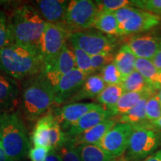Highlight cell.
I'll list each match as a JSON object with an SVG mask.
<instances>
[{
	"instance_id": "7a4b0ae2",
	"label": "cell",
	"mask_w": 161,
	"mask_h": 161,
	"mask_svg": "<svg viewBox=\"0 0 161 161\" xmlns=\"http://www.w3.org/2000/svg\"><path fill=\"white\" fill-rule=\"evenodd\" d=\"M43 61L39 54L16 43L0 49V70L21 79L33 77L41 72Z\"/></svg>"
},
{
	"instance_id": "603a6c76",
	"label": "cell",
	"mask_w": 161,
	"mask_h": 161,
	"mask_svg": "<svg viewBox=\"0 0 161 161\" xmlns=\"http://www.w3.org/2000/svg\"><path fill=\"white\" fill-rule=\"evenodd\" d=\"M81 161H116V159L95 144H82L76 146Z\"/></svg>"
},
{
	"instance_id": "83f0119b",
	"label": "cell",
	"mask_w": 161,
	"mask_h": 161,
	"mask_svg": "<svg viewBox=\"0 0 161 161\" xmlns=\"http://www.w3.org/2000/svg\"><path fill=\"white\" fill-rule=\"evenodd\" d=\"M124 92V90L121 84L107 85L96 98L98 102L105 106V109L108 110L116 105Z\"/></svg>"
},
{
	"instance_id": "f6af8a7d",
	"label": "cell",
	"mask_w": 161,
	"mask_h": 161,
	"mask_svg": "<svg viewBox=\"0 0 161 161\" xmlns=\"http://www.w3.org/2000/svg\"><path fill=\"white\" fill-rule=\"evenodd\" d=\"M159 84L161 85V71L159 72Z\"/></svg>"
},
{
	"instance_id": "60d3db41",
	"label": "cell",
	"mask_w": 161,
	"mask_h": 161,
	"mask_svg": "<svg viewBox=\"0 0 161 161\" xmlns=\"http://www.w3.org/2000/svg\"><path fill=\"white\" fill-rule=\"evenodd\" d=\"M143 161H161V148L154 152V154H151Z\"/></svg>"
},
{
	"instance_id": "836d02e7",
	"label": "cell",
	"mask_w": 161,
	"mask_h": 161,
	"mask_svg": "<svg viewBox=\"0 0 161 161\" xmlns=\"http://www.w3.org/2000/svg\"><path fill=\"white\" fill-rule=\"evenodd\" d=\"M131 5L136 8L155 15H161V0H134Z\"/></svg>"
},
{
	"instance_id": "d4e9b609",
	"label": "cell",
	"mask_w": 161,
	"mask_h": 161,
	"mask_svg": "<svg viewBox=\"0 0 161 161\" xmlns=\"http://www.w3.org/2000/svg\"><path fill=\"white\" fill-rule=\"evenodd\" d=\"M135 70L140 73L148 84L154 90H159L161 85L159 84V72L157 68L153 64L152 60L136 58L135 62Z\"/></svg>"
},
{
	"instance_id": "30bf717a",
	"label": "cell",
	"mask_w": 161,
	"mask_h": 161,
	"mask_svg": "<svg viewBox=\"0 0 161 161\" xmlns=\"http://www.w3.org/2000/svg\"><path fill=\"white\" fill-rule=\"evenodd\" d=\"M133 131V125L118 122L97 144L104 152L117 159L126 152Z\"/></svg>"
},
{
	"instance_id": "4dcf8cb0",
	"label": "cell",
	"mask_w": 161,
	"mask_h": 161,
	"mask_svg": "<svg viewBox=\"0 0 161 161\" xmlns=\"http://www.w3.org/2000/svg\"><path fill=\"white\" fill-rule=\"evenodd\" d=\"M146 120L148 122L157 120L161 117V105L158 93L151 96L146 104Z\"/></svg>"
},
{
	"instance_id": "8992f818",
	"label": "cell",
	"mask_w": 161,
	"mask_h": 161,
	"mask_svg": "<svg viewBox=\"0 0 161 161\" xmlns=\"http://www.w3.org/2000/svg\"><path fill=\"white\" fill-rule=\"evenodd\" d=\"M98 11L95 2L72 0L69 2L66 12L65 24L72 33L85 31L93 27Z\"/></svg>"
},
{
	"instance_id": "b9f144b4",
	"label": "cell",
	"mask_w": 161,
	"mask_h": 161,
	"mask_svg": "<svg viewBox=\"0 0 161 161\" xmlns=\"http://www.w3.org/2000/svg\"><path fill=\"white\" fill-rule=\"evenodd\" d=\"M147 122H148V125L154 129L161 130V117L158 119L157 120L152 121V122H148V121H147Z\"/></svg>"
},
{
	"instance_id": "f1b7e54d",
	"label": "cell",
	"mask_w": 161,
	"mask_h": 161,
	"mask_svg": "<svg viewBox=\"0 0 161 161\" xmlns=\"http://www.w3.org/2000/svg\"><path fill=\"white\" fill-rule=\"evenodd\" d=\"M74 56H75V66L78 69L84 72L86 75H92V64H91V56L86 54L83 50L79 48L72 47Z\"/></svg>"
},
{
	"instance_id": "8fae6325",
	"label": "cell",
	"mask_w": 161,
	"mask_h": 161,
	"mask_svg": "<svg viewBox=\"0 0 161 161\" xmlns=\"http://www.w3.org/2000/svg\"><path fill=\"white\" fill-rule=\"evenodd\" d=\"M88 76L77 68L64 75L53 90L55 103L62 104L69 101L81 88Z\"/></svg>"
},
{
	"instance_id": "e575fe53",
	"label": "cell",
	"mask_w": 161,
	"mask_h": 161,
	"mask_svg": "<svg viewBox=\"0 0 161 161\" xmlns=\"http://www.w3.org/2000/svg\"><path fill=\"white\" fill-rule=\"evenodd\" d=\"M62 161H81L76 149V146L69 140L58 150Z\"/></svg>"
},
{
	"instance_id": "ac0fdd59",
	"label": "cell",
	"mask_w": 161,
	"mask_h": 161,
	"mask_svg": "<svg viewBox=\"0 0 161 161\" xmlns=\"http://www.w3.org/2000/svg\"><path fill=\"white\" fill-rule=\"evenodd\" d=\"M18 96L19 88L17 83L9 76L0 72V113L13 108Z\"/></svg>"
},
{
	"instance_id": "7bdbcfd3",
	"label": "cell",
	"mask_w": 161,
	"mask_h": 161,
	"mask_svg": "<svg viewBox=\"0 0 161 161\" xmlns=\"http://www.w3.org/2000/svg\"><path fill=\"white\" fill-rule=\"evenodd\" d=\"M0 161H12L6 154L1 141H0Z\"/></svg>"
},
{
	"instance_id": "d6a6232c",
	"label": "cell",
	"mask_w": 161,
	"mask_h": 161,
	"mask_svg": "<svg viewBox=\"0 0 161 161\" xmlns=\"http://www.w3.org/2000/svg\"><path fill=\"white\" fill-rule=\"evenodd\" d=\"M13 43L10 23L5 13L0 11V49Z\"/></svg>"
},
{
	"instance_id": "6da1fadb",
	"label": "cell",
	"mask_w": 161,
	"mask_h": 161,
	"mask_svg": "<svg viewBox=\"0 0 161 161\" xmlns=\"http://www.w3.org/2000/svg\"><path fill=\"white\" fill-rule=\"evenodd\" d=\"M9 23L13 43L38 53L40 38L47 23L35 8L28 5L18 8L14 11Z\"/></svg>"
},
{
	"instance_id": "ffe728a7",
	"label": "cell",
	"mask_w": 161,
	"mask_h": 161,
	"mask_svg": "<svg viewBox=\"0 0 161 161\" xmlns=\"http://www.w3.org/2000/svg\"><path fill=\"white\" fill-rule=\"evenodd\" d=\"M106 86L100 75H90L86 78L81 88L69 100V102L82 99L97 98Z\"/></svg>"
},
{
	"instance_id": "5b68a950",
	"label": "cell",
	"mask_w": 161,
	"mask_h": 161,
	"mask_svg": "<svg viewBox=\"0 0 161 161\" xmlns=\"http://www.w3.org/2000/svg\"><path fill=\"white\" fill-rule=\"evenodd\" d=\"M161 146V130L152 128L148 122L133 125L125 161H138L146 159Z\"/></svg>"
},
{
	"instance_id": "f546056e",
	"label": "cell",
	"mask_w": 161,
	"mask_h": 161,
	"mask_svg": "<svg viewBox=\"0 0 161 161\" xmlns=\"http://www.w3.org/2000/svg\"><path fill=\"white\" fill-rule=\"evenodd\" d=\"M100 75L107 85H119L123 80V77L121 75L114 62L108 64L101 70Z\"/></svg>"
},
{
	"instance_id": "4fadbf2b",
	"label": "cell",
	"mask_w": 161,
	"mask_h": 161,
	"mask_svg": "<svg viewBox=\"0 0 161 161\" xmlns=\"http://www.w3.org/2000/svg\"><path fill=\"white\" fill-rule=\"evenodd\" d=\"M99 105L100 104L92 102H77L64 105L55 110V113L52 114L62 129L65 132V130L78 122L86 113L98 108Z\"/></svg>"
},
{
	"instance_id": "3957f363",
	"label": "cell",
	"mask_w": 161,
	"mask_h": 161,
	"mask_svg": "<svg viewBox=\"0 0 161 161\" xmlns=\"http://www.w3.org/2000/svg\"><path fill=\"white\" fill-rule=\"evenodd\" d=\"M1 142L7 156L12 161H19L29 148L25 127L15 113H0Z\"/></svg>"
},
{
	"instance_id": "bcb514c9",
	"label": "cell",
	"mask_w": 161,
	"mask_h": 161,
	"mask_svg": "<svg viewBox=\"0 0 161 161\" xmlns=\"http://www.w3.org/2000/svg\"><path fill=\"white\" fill-rule=\"evenodd\" d=\"M0 141H1V130H0Z\"/></svg>"
},
{
	"instance_id": "cb8c5ba5",
	"label": "cell",
	"mask_w": 161,
	"mask_h": 161,
	"mask_svg": "<svg viewBox=\"0 0 161 161\" xmlns=\"http://www.w3.org/2000/svg\"><path fill=\"white\" fill-rule=\"evenodd\" d=\"M118 25L114 13L99 11L96 17L93 27L106 35L119 36Z\"/></svg>"
},
{
	"instance_id": "74e56055",
	"label": "cell",
	"mask_w": 161,
	"mask_h": 161,
	"mask_svg": "<svg viewBox=\"0 0 161 161\" xmlns=\"http://www.w3.org/2000/svg\"><path fill=\"white\" fill-rule=\"evenodd\" d=\"M136 8L131 7V6L128 5L126 7L122 8L117 11L114 12V15L117 20L118 24L123 23L126 20H128L131 16L134 14V12L136 11Z\"/></svg>"
},
{
	"instance_id": "f35d334b",
	"label": "cell",
	"mask_w": 161,
	"mask_h": 161,
	"mask_svg": "<svg viewBox=\"0 0 161 161\" xmlns=\"http://www.w3.org/2000/svg\"><path fill=\"white\" fill-rule=\"evenodd\" d=\"M45 161H62V159L58 151L51 149L48 153Z\"/></svg>"
},
{
	"instance_id": "d590c367",
	"label": "cell",
	"mask_w": 161,
	"mask_h": 161,
	"mask_svg": "<svg viewBox=\"0 0 161 161\" xmlns=\"http://www.w3.org/2000/svg\"><path fill=\"white\" fill-rule=\"evenodd\" d=\"M114 58L115 56L113 53L99 54V55L91 56L92 72L101 71L108 64L113 63L114 61Z\"/></svg>"
},
{
	"instance_id": "7c38bea8",
	"label": "cell",
	"mask_w": 161,
	"mask_h": 161,
	"mask_svg": "<svg viewBox=\"0 0 161 161\" xmlns=\"http://www.w3.org/2000/svg\"><path fill=\"white\" fill-rule=\"evenodd\" d=\"M160 19V16L136 8L129 19L118 25L119 36L148 31L158 25Z\"/></svg>"
},
{
	"instance_id": "ba28073f",
	"label": "cell",
	"mask_w": 161,
	"mask_h": 161,
	"mask_svg": "<svg viewBox=\"0 0 161 161\" xmlns=\"http://www.w3.org/2000/svg\"><path fill=\"white\" fill-rule=\"evenodd\" d=\"M71 35V31L65 25L46 23L38 46L43 64L54 59L61 52Z\"/></svg>"
},
{
	"instance_id": "52a82bcc",
	"label": "cell",
	"mask_w": 161,
	"mask_h": 161,
	"mask_svg": "<svg viewBox=\"0 0 161 161\" xmlns=\"http://www.w3.org/2000/svg\"><path fill=\"white\" fill-rule=\"evenodd\" d=\"M69 40L72 47L79 48L90 56L113 53L116 46V40L112 36L90 30L73 32Z\"/></svg>"
},
{
	"instance_id": "2e32d148",
	"label": "cell",
	"mask_w": 161,
	"mask_h": 161,
	"mask_svg": "<svg viewBox=\"0 0 161 161\" xmlns=\"http://www.w3.org/2000/svg\"><path fill=\"white\" fill-rule=\"evenodd\" d=\"M68 2L60 0H40L36 2V10L46 23L65 25Z\"/></svg>"
},
{
	"instance_id": "d6986e66",
	"label": "cell",
	"mask_w": 161,
	"mask_h": 161,
	"mask_svg": "<svg viewBox=\"0 0 161 161\" xmlns=\"http://www.w3.org/2000/svg\"><path fill=\"white\" fill-rule=\"evenodd\" d=\"M157 93L152 90H146L142 92H124L119 99L116 104V105L108 111L111 113L112 116L115 117L116 116H121L129 111L134 108L136 104H138L141 100L146 98H149L151 96Z\"/></svg>"
},
{
	"instance_id": "9c48e42d",
	"label": "cell",
	"mask_w": 161,
	"mask_h": 161,
	"mask_svg": "<svg viewBox=\"0 0 161 161\" xmlns=\"http://www.w3.org/2000/svg\"><path fill=\"white\" fill-rule=\"evenodd\" d=\"M75 68L76 66L73 52L66 44L54 59L43 64L40 75L54 90L60 78Z\"/></svg>"
},
{
	"instance_id": "4316f807",
	"label": "cell",
	"mask_w": 161,
	"mask_h": 161,
	"mask_svg": "<svg viewBox=\"0 0 161 161\" xmlns=\"http://www.w3.org/2000/svg\"><path fill=\"white\" fill-rule=\"evenodd\" d=\"M148 98H146L142 99L129 111L123 115L119 116V118L115 117L117 121V123L120 122V123H127L131 125H135L140 124L146 121V104Z\"/></svg>"
},
{
	"instance_id": "1f68e13d",
	"label": "cell",
	"mask_w": 161,
	"mask_h": 161,
	"mask_svg": "<svg viewBox=\"0 0 161 161\" xmlns=\"http://www.w3.org/2000/svg\"><path fill=\"white\" fill-rule=\"evenodd\" d=\"M95 3L99 11H108L112 13L131 5V1L128 0H98Z\"/></svg>"
},
{
	"instance_id": "7402d4cb",
	"label": "cell",
	"mask_w": 161,
	"mask_h": 161,
	"mask_svg": "<svg viewBox=\"0 0 161 161\" xmlns=\"http://www.w3.org/2000/svg\"><path fill=\"white\" fill-rule=\"evenodd\" d=\"M51 113L40 118L35 125L32 133L31 140L35 146L45 147L50 149L49 147V122Z\"/></svg>"
},
{
	"instance_id": "44dd1931",
	"label": "cell",
	"mask_w": 161,
	"mask_h": 161,
	"mask_svg": "<svg viewBox=\"0 0 161 161\" xmlns=\"http://www.w3.org/2000/svg\"><path fill=\"white\" fill-rule=\"evenodd\" d=\"M136 59V56L127 44L121 46L114 62L123 78L135 70Z\"/></svg>"
},
{
	"instance_id": "ab89813d",
	"label": "cell",
	"mask_w": 161,
	"mask_h": 161,
	"mask_svg": "<svg viewBox=\"0 0 161 161\" xmlns=\"http://www.w3.org/2000/svg\"><path fill=\"white\" fill-rule=\"evenodd\" d=\"M152 61L154 66L157 68L158 71H161V49L159 50L158 53L154 56L152 59Z\"/></svg>"
},
{
	"instance_id": "484cf974",
	"label": "cell",
	"mask_w": 161,
	"mask_h": 161,
	"mask_svg": "<svg viewBox=\"0 0 161 161\" xmlns=\"http://www.w3.org/2000/svg\"><path fill=\"white\" fill-rule=\"evenodd\" d=\"M121 86L123 88L124 92H142L146 90H156L148 84L143 76L134 70L128 76L123 78Z\"/></svg>"
},
{
	"instance_id": "5bb4252c",
	"label": "cell",
	"mask_w": 161,
	"mask_h": 161,
	"mask_svg": "<svg viewBox=\"0 0 161 161\" xmlns=\"http://www.w3.org/2000/svg\"><path fill=\"white\" fill-rule=\"evenodd\" d=\"M113 117L114 116H112L111 113L102 105H99L98 108L86 113L78 122L70 126L66 130L65 134L68 140H71L100 124L101 122Z\"/></svg>"
},
{
	"instance_id": "8d00e7d4",
	"label": "cell",
	"mask_w": 161,
	"mask_h": 161,
	"mask_svg": "<svg viewBox=\"0 0 161 161\" xmlns=\"http://www.w3.org/2000/svg\"><path fill=\"white\" fill-rule=\"evenodd\" d=\"M51 149L45 147L35 146L29 151V158L31 161H45L48 153Z\"/></svg>"
},
{
	"instance_id": "ee69618b",
	"label": "cell",
	"mask_w": 161,
	"mask_h": 161,
	"mask_svg": "<svg viewBox=\"0 0 161 161\" xmlns=\"http://www.w3.org/2000/svg\"><path fill=\"white\" fill-rule=\"evenodd\" d=\"M158 95L159 100H160V105H161V87L160 88V90H159V91H158Z\"/></svg>"
},
{
	"instance_id": "277c9868",
	"label": "cell",
	"mask_w": 161,
	"mask_h": 161,
	"mask_svg": "<svg viewBox=\"0 0 161 161\" xmlns=\"http://www.w3.org/2000/svg\"><path fill=\"white\" fill-rule=\"evenodd\" d=\"M54 103L53 89L40 73L31 77L24 84L22 108L28 119L35 120L40 118Z\"/></svg>"
},
{
	"instance_id": "9a60e30c",
	"label": "cell",
	"mask_w": 161,
	"mask_h": 161,
	"mask_svg": "<svg viewBox=\"0 0 161 161\" xmlns=\"http://www.w3.org/2000/svg\"><path fill=\"white\" fill-rule=\"evenodd\" d=\"M136 58L152 60L161 49V37L151 35H136L126 43Z\"/></svg>"
},
{
	"instance_id": "e0dca14e",
	"label": "cell",
	"mask_w": 161,
	"mask_h": 161,
	"mask_svg": "<svg viewBox=\"0 0 161 161\" xmlns=\"http://www.w3.org/2000/svg\"><path fill=\"white\" fill-rule=\"evenodd\" d=\"M116 123H117V121H116L115 117L108 119L101 122L100 124L69 140L75 146L82 144L97 145L100 142V140L104 137V136Z\"/></svg>"
}]
</instances>
